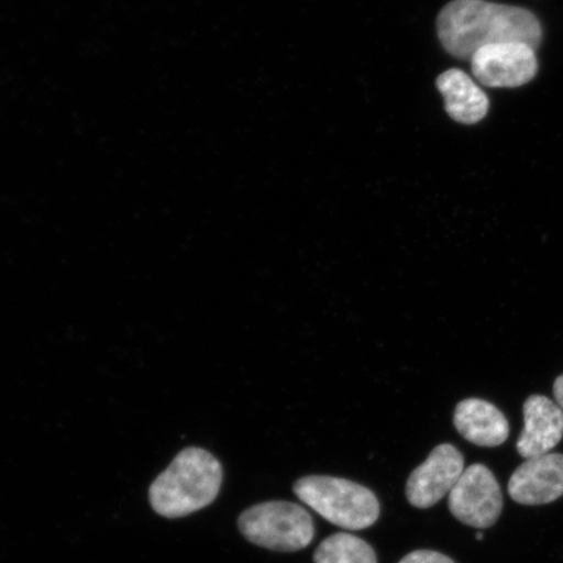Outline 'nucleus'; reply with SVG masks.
I'll list each match as a JSON object with an SVG mask.
<instances>
[{
  "instance_id": "1",
  "label": "nucleus",
  "mask_w": 563,
  "mask_h": 563,
  "mask_svg": "<svg viewBox=\"0 0 563 563\" xmlns=\"http://www.w3.org/2000/svg\"><path fill=\"white\" fill-rule=\"evenodd\" d=\"M438 31L443 48L463 60H471L485 46L508 42L537 51L543 38L540 21L532 12L485 0H453L440 12Z\"/></svg>"
},
{
  "instance_id": "2",
  "label": "nucleus",
  "mask_w": 563,
  "mask_h": 563,
  "mask_svg": "<svg viewBox=\"0 0 563 563\" xmlns=\"http://www.w3.org/2000/svg\"><path fill=\"white\" fill-rule=\"evenodd\" d=\"M222 481V464L213 454L200 448H187L152 484V508L168 519L191 516L213 504Z\"/></svg>"
},
{
  "instance_id": "3",
  "label": "nucleus",
  "mask_w": 563,
  "mask_h": 563,
  "mask_svg": "<svg viewBox=\"0 0 563 563\" xmlns=\"http://www.w3.org/2000/svg\"><path fill=\"white\" fill-rule=\"evenodd\" d=\"M294 493L329 523L347 531H362L379 518L378 499L362 484L325 475L299 478Z\"/></svg>"
},
{
  "instance_id": "4",
  "label": "nucleus",
  "mask_w": 563,
  "mask_h": 563,
  "mask_svg": "<svg viewBox=\"0 0 563 563\" xmlns=\"http://www.w3.org/2000/svg\"><path fill=\"white\" fill-rule=\"evenodd\" d=\"M238 526L250 543L274 552H298L314 539L311 514L294 503L252 506L239 517Z\"/></svg>"
},
{
  "instance_id": "5",
  "label": "nucleus",
  "mask_w": 563,
  "mask_h": 563,
  "mask_svg": "<svg viewBox=\"0 0 563 563\" xmlns=\"http://www.w3.org/2000/svg\"><path fill=\"white\" fill-rule=\"evenodd\" d=\"M449 510L463 525L478 528L495 526L504 508L503 492L492 471L476 463L464 470L449 493Z\"/></svg>"
},
{
  "instance_id": "6",
  "label": "nucleus",
  "mask_w": 563,
  "mask_h": 563,
  "mask_svg": "<svg viewBox=\"0 0 563 563\" xmlns=\"http://www.w3.org/2000/svg\"><path fill=\"white\" fill-rule=\"evenodd\" d=\"M470 62L476 80L489 88L522 87L538 73L533 48L519 42L485 46Z\"/></svg>"
},
{
  "instance_id": "7",
  "label": "nucleus",
  "mask_w": 563,
  "mask_h": 563,
  "mask_svg": "<svg viewBox=\"0 0 563 563\" xmlns=\"http://www.w3.org/2000/svg\"><path fill=\"white\" fill-rule=\"evenodd\" d=\"M464 470V457L460 450L450 443H442L408 477L407 501L413 508H432L453 490Z\"/></svg>"
},
{
  "instance_id": "8",
  "label": "nucleus",
  "mask_w": 563,
  "mask_h": 563,
  "mask_svg": "<svg viewBox=\"0 0 563 563\" xmlns=\"http://www.w3.org/2000/svg\"><path fill=\"white\" fill-rule=\"evenodd\" d=\"M512 501L538 506L563 496V454L531 457L514 471L508 485Z\"/></svg>"
},
{
  "instance_id": "9",
  "label": "nucleus",
  "mask_w": 563,
  "mask_h": 563,
  "mask_svg": "<svg viewBox=\"0 0 563 563\" xmlns=\"http://www.w3.org/2000/svg\"><path fill=\"white\" fill-rule=\"evenodd\" d=\"M525 429L519 435L517 450L526 460L545 455L563 438V410L544 396H531L523 407Z\"/></svg>"
},
{
  "instance_id": "10",
  "label": "nucleus",
  "mask_w": 563,
  "mask_h": 563,
  "mask_svg": "<svg viewBox=\"0 0 563 563\" xmlns=\"http://www.w3.org/2000/svg\"><path fill=\"white\" fill-rule=\"evenodd\" d=\"M454 426L463 439L481 448L501 446L509 439L508 419L484 399H464L456 406Z\"/></svg>"
},
{
  "instance_id": "11",
  "label": "nucleus",
  "mask_w": 563,
  "mask_h": 563,
  "mask_svg": "<svg viewBox=\"0 0 563 563\" xmlns=\"http://www.w3.org/2000/svg\"><path fill=\"white\" fill-rule=\"evenodd\" d=\"M438 88L445 100V110L457 123L475 124L488 114L485 91L461 69L452 68L439 76Z\"/></svg>"
},
{
  "instance_id": "12",
  "label": "nucleus",
  "mask_w": 563,
  "mask_h": 563,
  "mask_svg": "<svg viewBox=\"0 0 563 563\" xmlns=\"http://www.w3.org/2000/svg\"><path fill=\"white\" fill-rule=\"evenodd\" d=\"M313 560L314 563H377V555L367 541L340 532L322 541Z\"/></svg>"
},
{
  "instance_id": "13",
  "label": "nucleus",
  "mask_w": 563,
  "mask_h": 563,
  "mask_svg": "<svg viewBox=\"0 0 563 563\" xmlns=\"http://www.w3.org/2000/svg\"><path fill=\"white\" fill-rule=\"evenodd\" d=\"M399 563H455L448 555L434 551H415L405 555Z\"/></svg>"
},
{
  "instance_id": "14",
  "label": "nucleus",
  "mask_w": 563,
  "mask_h": 563,
  "mask_svg": "<svg viewBox=\"0 0 563 563\" xmlns=\"http://www.w3.org/2000/svg\"><path fill=\"white\" fill-rule=\"evenodd\" d=\"M553 393H554L555 400H558V405L563 410V375H561L560 377H558V379H555V383L553 386Z\"/></svg>"
},
{
  "instance_id": "15",
  "label": "nucleus",
  "mask_w": 563,
  "mask_h": 563,
  "mask_svg": "<svg viewBox=\"0 0 563 563\" xmlns=\"http://www.w3.org/2000/svg\"><path fill=\"white\" fill-rule=\"evenodd\" d=\"M476 539L477 540H483L484 539V534L483 533H477L476 534Z\"/></svg>"
}]
</instances>
